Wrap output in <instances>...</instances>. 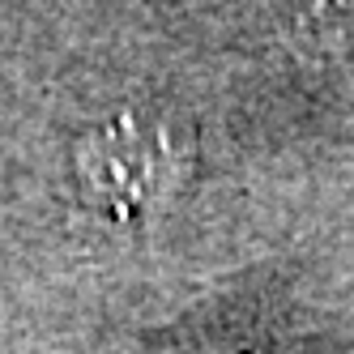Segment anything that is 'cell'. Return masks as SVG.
Here are the masks:
<instances>
[{"instance_id": "obj_1", "label": "cell", "mask_w": 354, "mask_h": 354, "mask_svg": "<svg viewBox=\"0 0 354 354\" xmlns=\"http://www.w3.org/2000/svg\"><path fill=\"white\" fill-rule=\"evenodd\" d=\"M77 171L111 218H141L184 184L188 149L162 124L120 120L77 149Z\"/></svg>"}]
</instances>
